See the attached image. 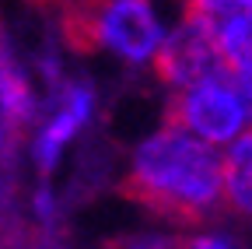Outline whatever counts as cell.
Masks as SVG:
<instances>
[{
    "label": "cell",
    "instance_id": "cell-3",
    "mask_svg": "<svg viewBox=\"0 0 252 249\" xmlns=\"http://www.w3.org/2000/svg\"><path fill=\"white\" fill-rule=\"evenodd\" d=\"M168 123L220 147V144L238 141L252 127V112H249L242 84L231 74H220L200 84L179 88L168 99Z\"/></svg>",
    "mask_w": 252,
    "mask_h": 249
},
{
    "label": "cell",
    "instance_id": "cell-6",
    "mask_svg": "<svg viewBox=\"0 0 252 249\" xmlns=\"http://www.w3.org/2000/svg\"><path fill=\"white\" fill-rule=\"evenodd\" d=\"M0 119H4V130L14 134L32 119V91L25 81V71L11 53V42L0 28Z\"/></svg>",
    "mask_w": 252,
    "mask_h": 249
},
{
    "label": "cell",
    "instance_id": "cell-12",
    "mask_svg": "<svg viewBox=\"0 0 252 249\" xmlns=\"http://www.w3.org/2000/svg\"><path fill=\"white\" fill-rule=\"evenodd\" d=\"M242 91H245V102H249V112H252V84H242Z\"/></svg>",
    "mask_w": 252,
    "mask_h": 249
},
{
    "label": "cell",
    "instance_id": "cell-7",
    "mask_svg": "<svg viewBox=\"0 0 252 249\" xmlns=\"http://www.w3.org/2000/svg\"><path fill=\"white\" fill-rule=\"evenodd\" d=\"M224 200L231 211L252 217V127L224 151Z\"/></svg>",
    "mask_w": 252,
    "mask_h": 249
},
{
    "label": "cell",
    "instance_id": "cell-8",
    "mask_svg": "<svg viewBox=\"0 0 252 249\" xmlns=\"http://www.w3.org/2000/svg\"><path fill=\"white\" fill-rule=\"evenodd\" d=\"M220 53L238 84H252V7L242 14H231L224 21H214Z\"/></svg>",
    "mask_w": 252,
    "mask_h": 249
},
{
    "label": "cell",
    "instance_id": "cell-2",
    "mask_svg": "<svg viewBox=\"0 0 252 249\" xmlns=\"http://www.w3.org/2000/svg\"><path fill=\"white\" fill-rule=\"evenodd\" d=\"M56 18L77 53L112 49L130 64H144L165 42L151 0H60Z\"/></svg>",
    "mask_w": 252,
    "mask_h": 249
},
{
    "label": "cell",
    "instance_id": "cell-10",
    "mask_svg": "<svg viewBox=\"0 0 252 249\" xmlns=\"http://www.w3.org/2000/svg\"><path fill=\"white\" fill-rule=\"evenodd\" d=\"M109 249H179V246L168 239H130V242H116Z\"/></svg>",
    "mask_w": 252,
    "mask_h": 249
},
{
    "label": "cell",
    "instance_id": "cell-4",
    "mask_svg": "<svg viewBox=\"0 0 252 249\" xmlns=\"http://www.w3.org/2000/svg\"><path fill=\"white\" fill-rule=\"evenodd\" d=\"M154 71L165 84L189 88V84H200L220 74H231L224 64V53H220V39H217V28L207 18H182V25L175 28L172 36H165L161 49L154 56Z\"/></svg>",
    "mask_w": 252,
    "mask_h": 249
},
{
    "label": "cell",
    "instance_id": "cell-11",
    "mask_svg": "<svg viewBox=\"0 0 252 249\" xmlns=\"http://www.w3.org/2000/svg\"><path fill=\"white\" fill-rule=\"evenodd\" d=\"M186 249H238V246L231 239H224V235H196Z\"/></svg>",
    "mask_w": 252,
    "mask_h": 249
},
{
    "label": "cell",
    "instance_id": "cell-1",
    "mask_svg": "<svg viewBox=\"0 0 252 249\" xmlns=\"http://www.w3.org/2000/svg\"><path fill=\"white\" fill-rule=\"evenodd\" d=\"M123 193L175 225H203L224 200V158L175 123L151 134L123 179Z\"/></svg>",
    "mask_w": 252,
    "mask_h": 249
},
{
    "label": "cell",
    "instance_id": "cell-9",
    "mask_svg": "<svg viewBox=\"0 0 252 249\" xmlns=\"http://www.w3.org/2000/svg\"><path fill=\"white\" fill-rule=\"evenodd\" d=\"M189 18H207V21H224L231 14H242L252 7V0H182Z\"/></svg>",
    "mask_w": 252,
    "mask_h": 249
},
{
    "label": "cell",
    "instance_id": "cell-5",
    "mask_svg": "<svg viewBox=\"0 0 252 249\" xmlns=\"http://www.w3.org/2000/svg\"><path fill=\"white\" fill-rule=\"evenodd\" d=\"M88 112H91V91H88L84 84H70V88L60 95L56 116L46 123L42 137L35 141V158H39L42 169H53L60 147L81 130V123L88 119Z\"/></svg>",
    "mask_w": 252,
    "mask_h": 249
}]
</instances>
